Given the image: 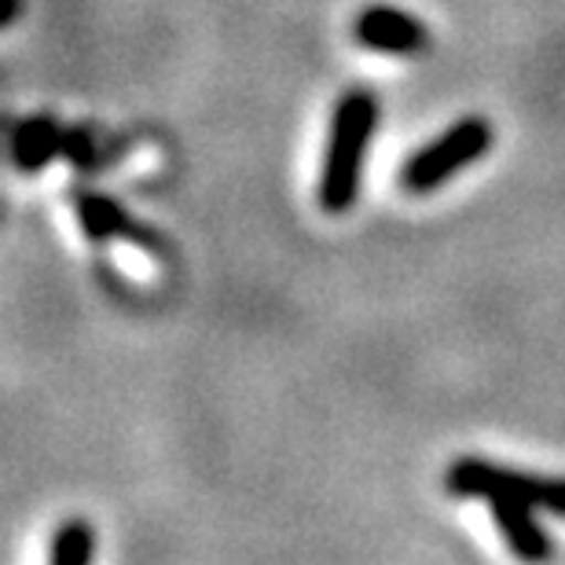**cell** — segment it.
Returning a JSON list of instances; mask_svg holds the SVG:
<instances>
[{"label": "cell", "mask_w": 565, "mask_h": 565, "mask_svg": "<svg viewBox=\"0 0 565 565\" xmlns=\"http://www.w3.org/2000/svg\"><path fill=\"white\" fill-rule=\"evenodd\" d=\"M63 137L66 132L49 115L22 118L11 129V162L19 173H41L49 162L63 158Z\"/></svg>", "instance_id": "7"}, {"label": "cell", "mask_w": 565, "mask_h": 565, "mask_svg": "<svg viewBox=\"0 0 565 565\" xmlns=\"http://www.w3.org/2000/svg\"><path fill=\"white\" fill-rule=\"evenodd\" d=\"M19 15V0H4V26H11Z\"/></svg>", "instance_id": "10"}, {"label": "cell", "mask_w": 565, "mask_h": 565, "mask_svg": "<svg viewBox=\"0 0 565 565\" xmlns=\"http://www.w3.org/2000/svg\"><path fill=\"white\" fill-rule=\"evenodd\" d=\"M96 555V529L85 518H71L55 529L49 544V565H85Z\"/></svg>", "instance_id": "8"}, {"label": "cell", "mask_w": 565, "mask_h": 565, "mask_svg": "<svg viewBox=\"0 0 565 565\" xmlns=\"http://www.w3.org/2000/svg\"><path fill=\"white\" fill-rule=\"evenodd\" d=\"M63 158H71L77 169H93L99 158H96V143H93V132L88 129H66L63 137Z\"/></svg>", "instance_id": "9"}, {"label": "cell", "mask_w": 565, "mask_h": 565, "mask_svg": "<svg viewBox=\"0 0 565 565\" xmlns=\"http://www.w3.org/2000/svg\"><path fill=\"white\" fill-rule=\"evenodd\" d=\"M484 503H489L492 522H495V529H500L503 544H507V551H511L514 558H522V562L551 558V551H555V547H551L547 529L536 522V507L533 503L514 500V495H503V492L489 495Z\"/></svg>", "instance_id": "6"}, {"label": "cell", "mask_w": 565, "mask_h": 565, "mask_svg": "<svg viewBox=\"0 0 565 565\" xmlns=\"http://www.w3.org/2000/svg\"><path fill=\"white\" fill-rule=\"evenodd\" d=\"M445 492L456 500H489L503 492L514 500L533 503L536 511H547L565 518V478H547V473H529L503 462L481 459V456H459L445 470Z\"/></svg>", "instance_id": "3"}, {"label": "cell", "mask_w": 565, "mask_h": 565, "mask_svg": "<svg viewBox=\"0 0 565 565\" xmlns=\"http://www.w3.org/2000/svg\"><path fill=\"white\" fill-rule=\"evenodd\" d=\"M74 213H77L82 232L88 235V239H96V243L129 239V243H137V246H143V250H151V254L166 250L162 235L132 221V213L121 206L118 199L104 195V191H82V195H74Z\"/></svg>", "instance_id": "5"}, {"label": "cell", "mask_w": 565, "mask_h": 565, "mask_svg": "<svg viewBox=\"0 0 565 565\" xmlns=\"http://www.w3.org/2000/svg\"><path fill=\"white\" fill-rule=\"evenodd\" d=\"M353 41L379 55H419L429 44V30L412 11L393 4H367L353 19Z\"/></svg>", "instance_id": "4"}, {"label": "cell", "mask_w": 565, "mask_h": 565, "mask_svg": "<svg viewBox=\"0 0 565 565\" xmlns=\"http://www.w3.org/2000/svg\"><path fill=\"white\" fill-rule=\"evenodd\" d=\"M379 129V96L371 88H349L334 104L331 132H327L320 184H316V202L323 213H349L360 202V184H364L367 147Z\"/></svg>", "instance_id": "1"}, {"label": "cell", "mask_w": 565, "mask_h": 565, "mask_svg": "<svg viewBox=\"0 0 565 565\" xmlns=\"http://www.w3.org/2000/svg\"><path fill=\"white\" fill-rule=\"evenodd\" d=\"M492 140H495V132L489 118L467 115V118L451 121L440 137L423 143L415 154H408V162H404L397 173L401 191H408V195H429V191L445 188L448 180L462 173L467 166L481 162V158L489 154Z\"/></svg>", "instance_id": "2"}]
</instances>
